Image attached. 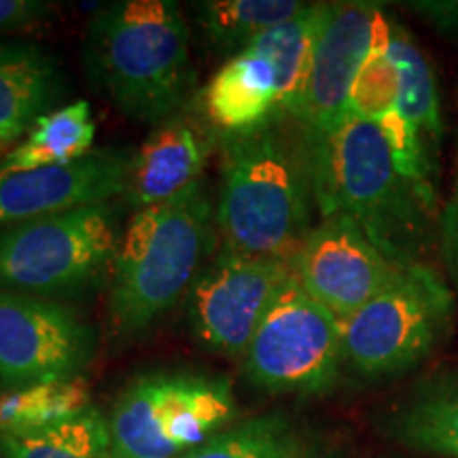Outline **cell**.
I'll use <instances>...</instances> for the list:
<instances>
[{
	"mask_svg": "<svg viewBox=\"0 0 458 458\" xmlns=\"http://www.w3.org/2000/svg\"><path fill=\"white\" fill-rule=\"evenodd\" d=\"M215 221L223 250L293 263L312 232L310 147L301 125L276 114L246 134L219 136Z\"/></svg>",
	"mask_w": 458,
	"mask_h": 458,
	"instance_id": "obj_1",
	"label": "cell"
},
{
	"mask_svg": "<svg viewBox=\"0 0 458 458\" xmlns=\"http://www.w3.org/2000/svg\"><path fill=\"white\" fill-rule=\"evenodd\" d=\"M308 147L314 204L323 219H352L394 266L420 263L431 242L435 198L401 174L380 123L348 114Z\"/></svg>",
	"mask_w": 458,
	"mask_h": 458,
	"instance_id": "obj_2",
	"label": "cell"
},
{
	"mask_svg": "<svg viewBox=\"0 0 458 458\" xmlns=\"http://www.w3.org/2000/svg\"><path fill=\"white\" fill-rule=\"evenodd\" d=\"M83 62L100 94L153 128L187 108L196 83L191 30L174 0H122L96 9Z\"/></svg>",
	"mask_w": 458,
	"mask_h": 458,
	"instance_id": "obj_3",
	"label": "cell"
},
{
	"mask_svg": "<svg viewBox=\"0 0 458 458\" xmlns=\"http://www.w3.org/2000/svg\"><path fill=\"white\" fill-rule=\"evenodd\" d=\"M215 206L204 179L162 204L134 210L111 267L106 323L111 337L147 334L202 270Z\"/></svg>",
	"mask_w": 458,
	"mask_h": 458,
	"instance_id": "obj_4",
	"label": "cell"
},
{
	"mask_svg": "<svg viewBox=\"0 0 458 458\" xmlns=\"http://www.w3.org/2000/svg\"><path fill=\"white\" fill-rule=\"evenodd\" d=\"M236 418L225 376L193 369L148 371L114 401L108 458H176L208 442Z\"/></svg>",
	"mask_w": 458,
	"mask_h": 458,
	"instance_id": "obj_5",
	"label": "cell"
},
{
	"mask_svg": "<svg viewBox=\"0 0 458 458\" xmlns=\"http://www.w3.org/2000/svg\"><path fill=\"white\" fill-rule=\"evenodd\" d=\"M119 215L91 204L0 232V289L64 301L96 289L117 255Z\"/></svg>",
	"mask_w": 458,
	"mask_h": 458,
	"instance_id": "obj_6",
	"label": "cell"
},
{
	"mask_svg": "<svg viewBox=\"0 0 458 458\" xmlns=\"http://www.w3.org/2000/svg\"><path fill=\"white\" fill-rule=\"evenodd\" d=\"M452 306L450 286L433 267L403 266L374 300L342 320L346 363L369 377L408 371L445 334Z\"/></svg>",
	"mask_w": 458,
	"mask_h": 458,
	"instance_id": "obj_7",
	"label": "cell"
},
{
	"mask_svg": "<svg viewBox=\"0 0 458 458\" xmlns=\"http://www.w3.org/2000/svg\"><path fill=\"white\" fill-rule=\"evenodd\" d=\"M344 360L342 320L291 274L246 348L242 371L263 393L320 394L335 386Z\"/></svg>",
	"mask_w": 458,
	"mask_h": 458,
	"instance_id": "obj_8",
	"label": "cell"
},
{
	"mask_svg": "<svg viewBox=\"0 0 458 458\" xmlns=\"http://www.w3.org/2000/svg\"><path fill=\"white\" fill-rule=\"evenodd\" d=\"M98 334L66 301L0 289V393L83 374Z\"/></svg>",
	"mask_w": 458,
	"mask_h": 458,
	"instance_id": "obj_9",
	"label": "cell"
},
{
	"mask_svg": "<svg viewBox=\"0 0 458 458\" xmlns=\"http://www.w3.org/2000/svg\"><path fill=\"white\" fill-rule=\"evenodd\" d=\"M291 274V263L221 249L199 270L187 293L191 335L208 352L244 357L261 318Z\"/></svg>",
	"mask_w": 458,
	"mask_h": 458,
	"instance_id": "obj_10",
	"label": "cell"
},
{
	"mask_svg": "<svg viewBox=\"0 0 458 458\" xmlns=\"http://www.w3.org/2000/svg\"><path fill=\"white\" fill-rule=\"evenodd\" d=\"M303 291L340 320L351 318L391 283L401 267L348 216L312 227L291 263Z\"/></svg>",
	"mask_w": 458,
	"mask_h": 458,
	"instance_id": "obj_11",
	"label": "cell"
},
{
	"mask_svg": "<svg viewBox=\"0 0 458 458\" xmlns=\"http://www.w3.org/2000/svg\"><path fill=\"white\" fill-rule=\"evenodd\" d=\"M380 15L371 3H325L306 89L291 117L308 142L323 139L348 117V96L374 47Z\"/></svg>",
	"mask_w": 458,
	"mask_h": 458,
	"instance_id": "obj_12",
	"label": "cell"
},
{
	"mask_svg": "<svg viewBox=\"0 0 458 458\" xmlns=\"http://www.w3.org/2000/svg\"><path fill=\"white\" fill-rule=\"evenodd\" d=\"M128 156L94 148L66 165L0 172V232L122 196Z\"/></svg>",
	"mask_w": 458,
	"mask_h": 458,
	"instance_id": "obj_13",
	"label": "cell"
},
{
	"mask_svg": "<svg viewBox=\"0 0 458 458\" xmlns=\"http://www.w3.org/2000/svg\"><path fill=\"white\" fill-rule=\"evenodd\" d=\"M219 134L202 113H181L157 123L128 157L122 198L134 210L162 204L202 181Z\"/></svg>",
	"mask_w": 458,
	"mask_h": 458,
	"instance_id": "obj_14",
	"label": "cell"
},
{
	"mask_svg": "<svg viewBox=\"0 0 458 458\" xmlns=\"http://www.w3.org/2000/svg\"><path fill=\"white\" fill-rule=\"evenodd\" d=\"M199 113L219 136L246 134L280 114L272 62L246 47L223 64L199 94Z\"/></svg>",
	"mask_w": 458,
	"mask_h": 458,
	"instance_id": "obj_15",
	"label": "cell"
},
{
	"mask_svg": "<svg viewBox=\"0 0 458 458\" xmlns=\"http://www.w3.org/2000/svg\"><path fill=\"white\" fill-rule=\"evenodd\" d=\"M64 91L57 62L38 45L0 38V162Z\"/></svg>",
	"mask_w": 458,
	"mask_h": 458,
	"instance_id": "obj_16",
	"label": "cell"
},
{
	"mask_svg": "<svg viewBox=\"0 0 458 458\" xmlns=\"http://www.w3.org/2000/svg\"><path fill=\"white\" fill-rule=\"evenodd\" d=\"M98 125L85 100L54 108L38 117L13 151L0 162V172H26L66 165L94 151Z\"/></svg>",
	"mask_w": 458,
	"mask_h": 458,
	"instance_id": "obj_17",
	"label": "cell"
},
{
	"mask_svg": "<svg viewBox=\"0 0 458 458\" xmlns=\"http://www.w3.org/2000/svg\"><path fill=\"white\" fill-rule=\"evenodd\" d=\"M325 3L308 4L300 15L259 34L250 49L272 62L278 81L280 114L293 117L310 74L314 45L323 24ZM246 49V47H244Z\"/></svg>",
	"mask_w": 458,
	"mask_h": 458,
	"instance_id": "obj_18",
	"label": "cell"
},
{
	"mask_svg": "<svg viewBox=\"0 0 458 458\" xmlns=\"http://www.w3.org/2000/svg\"><path fill=\"white\" fill-rule=\"evenodd\" d=\"M388 431L405 448L458 458V380L420 388L394 411Z\"/></svg>",
	"mask_w": 458,
	"mask_h": 458,
	"instance_id": "obj_19",
	"label": "cell"
},
{
	"mask_svg": "<svg viewBox=\"0 0 458 458\" xmlns=\"http://www.w3.org/2000/svg\"><path fill=\"white\" fill-rule=\"evenodd\" d=\"M193 13L215 49L236 55L263 32L293 20L308 7L297 0H202Z\"/></svg>",
	"mask_w": 458,
	"mask_h": 458,
	"instance_id": "obj_20",
	"label": "cell"
},
{
	"mask_svg": "<svg viewBox=\"0 0 458 458\" xmlns=\"http://www.w3.org/2000/svg\"><path fill=\"white\" fill-rule=\"evenodd\" d=\"M89 408H94V403L83 376L0 393V433L47 431L85 414Z\"/></svg>",
	"mask_w": 458,
	"mask_h": 458,
	"instance_id": "obj_21",
	"label": "cell"
},
{
	"mask_svg": "<svg viewBox=\"0 0 458 458\" xmlns=\"http://www.w3.org/2000/svg\"><path fill=\"white\" fill-rule=\"evenodd\" d=\"M388 57L397 66L401 81L397 113L408 119L435 157L437 148L442 147L444 119L433 68L414 38L401 26H393Z\"/></svg>",
	"mask_w": 458,
	"mask_h": 458,
	"instance_id": "obj_22",
	"label": "cell"
},
{
	"mask_svg": "<svg viewBox=\"0 0 458 458\" xmlns=\"http://www.w3.org/2000/svg\"><path fill=\"white\" fill-rule=\"evenodd\" d=\"M176 458H308L301 433L283 414L255 416Z\"/></svg>",
	"mask_w": 458,
	"mask_h": 458,
	"instance_id": "obj_23",
	"label": "cell"
},
{
	"mask_svg": "<svg viewBox=\"0 0 458 458\" xmlns=\"http://www.w3.org/2000/svg\"><path fill=\"white\" fill-rule=\"evenodd\" d=\"M0 458H108V422L94 405L47 431L0 433Z\"/></svg>",
	"mask_w": 458,
	"mask_h": 458,
	"instance_id": "obj_24",
	"label": "cell"
},
{
	"mask_svg": "<svg viewBox=\"0 0 458 458\" xmlns=\"http://www.w3.org/2000/svg\"><path fill=\"white\" fill-rule=\"evenodd\" d=\"M399 71L388 54H369L348 96V114L380 123L399 105Z\"/></svg>",
	"mask_w": 458,
	"mask_h": 458,
	"instance_id": "obj_25",
	"label": "cell"
},
{
	"mask_svg": "<svg viewBox=\"0 0 458 458\" xmlns=\"http://www.w3.org/2000/svg\"><path fill=\"white\" fill-rule=\"evenodd\" d=\"M51 15L54 4L43 0H0V32L30 30Z\"/></svg>",
	"mask_w": 458,
	"mask_h": 458,
	"instance_id": "obj_26",
	"label": "cell"
},
{
	"mask_svg": "<svg viewBox=\"0 0 458 458\" xmlns=\"http://www.w3.org/2000/svg\"><path fill=\"white\" fill-rule=\"evenodd\" d=\"M439 250H442L445 272L458 289V179L454 193L439 216Z\"/></svg>",
	"mask_w": 458,
	"mask_h": 458,
	"instance_id": "obj_27",
	"label": "cell"
}]
</instances>
